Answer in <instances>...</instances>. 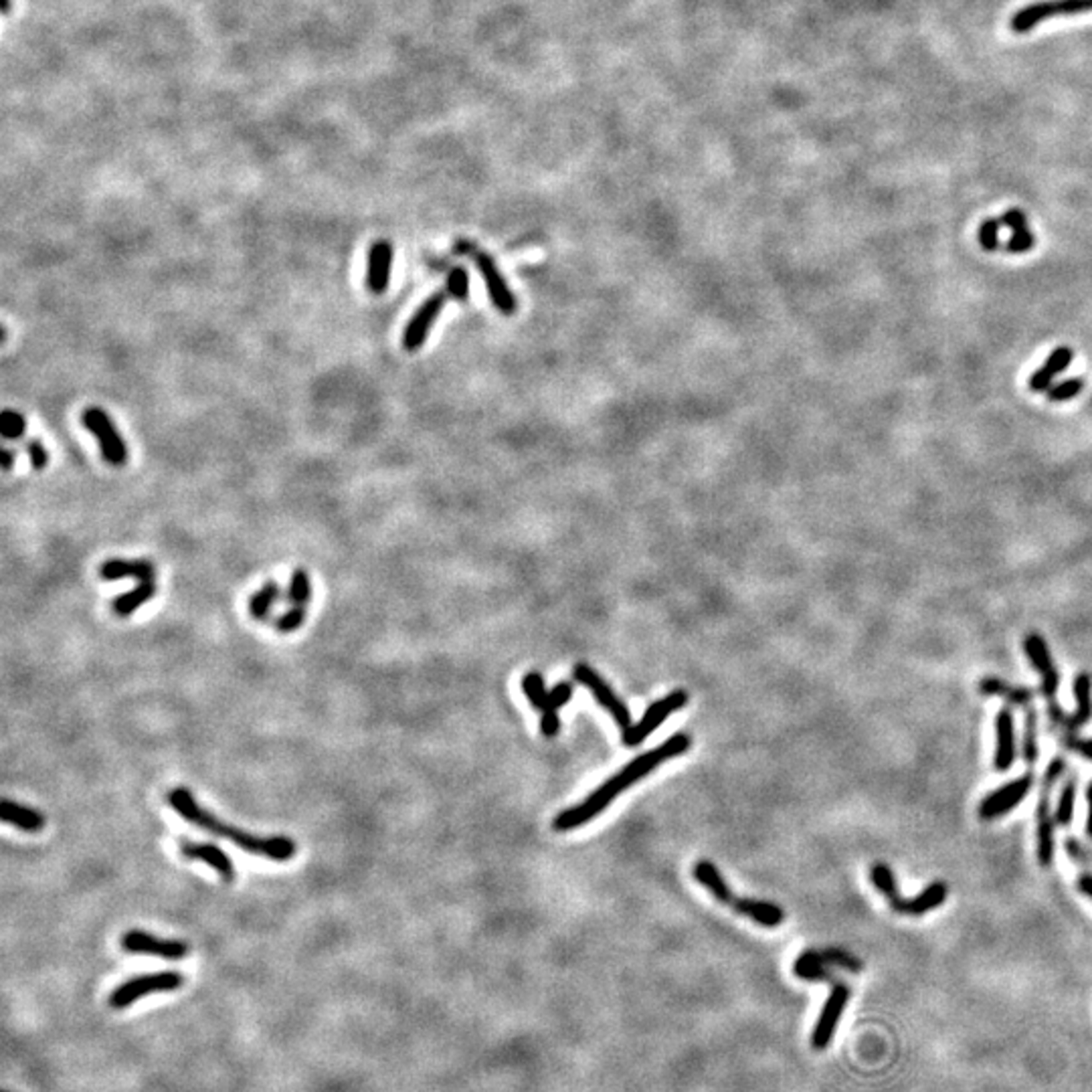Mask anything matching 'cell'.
Listing matches in <instances>:
<instances>
[{"mask_svg":"<svg viewBox=\"0 0 1092 1092\" xmlns=\"http://www.w3.org/2000/svg\"><path fill=\"white\" fill-rule=\"evenodd\" d=\"M690 745H692L690 736L680 733V735L670 736L667 741H664V745L652 748V751L636 756V759L627 763L624 769L613 775V777H609L601 785V787L595 789L589 797L583 799L581 803H576V806H573V807L561 811V814L555 817V829L556 832H571V829L585 826L586 821H591L593 817L603 814L605 807H607L617 796H621V793H624L627 787L636 785L639 779H644L646 775L657 769L662 763L674 759V756L684 755L690 748Z\"/></svg>","mask_w":1092,"mask_h":1092,"instance_id":"obj_1","label":"cell"},{"mask_svg":"<svg viewBox=\"0 0 1092 1092\" xmlns=\"http://www.w3.org/2000/svg\"><path fill=\"white\" fill-rule=\"evenodd\" d=\"M166 801L168 806L173 807L175 814L188 821V824H193L195 827L203 829V832H209L216 837H227L229 842L241 847V850H245L247 854L264 856V858L272 862H290L297 852L296 842L287 836H255L243 832V829L231 824H225L219 817H215L209 809H205L186 787L170 789L166 793Z\"/></svg>","mask_w":1092,"mask_h":1092,"instance_id":"obj_2","label":"cell"},{"mask_svg":"<svg viewBox=\"0 0 1092 1092\" xmlns=\"http://www.w3.org/2000/svg\"><path fill=\"white\" fill-rule=\"evenodd\" d=\"M1067 771V763H1064L1062 756H1056V759L1048 765V769H1046V775L1042 779V793H1040V803H1037V827H1036V856H1037V864L1042 866V868H1050L1054 862V824L1056 819L1052 817V789L1056 781L1062 777V773Z\"/></svg>","mask_w":1092,"mask_h":1092,"instance_id":"obj_3","label":"cell"},{"mask_svg":"<svg viewBox=\"0 0 1092 1092\" xmlns=\"http://www.w3.org/2000/svg\"><path fill=\"white\" fill-rule=\"evenodd\" d=\"M183 986L185 976L178 971H158L150 973V976H138L120 983V986L112 991L110 997H107V1004H110L112 1009H125L132 1004H136L142 997L155 994H173V991L180 989Z\"/></svg>","mask_w":1092,"mask_h":1092,"instance_id":"obj_4","label":"cell"},{"mask_svg":"<svg viewBox=\"0 0 1092 1092\" xmlns=\"http://www.w3.org/2000/svg\"><path fill=\"white\" fill-rule=\"evenodd\" d=\"M1024 649L1026 656L1030 657V662L1034 666L1036 672H1040L1042 676V694L1046 702H1048V716H1050V725L1054 728H1058L1067 715H1064V710L1060 708L1058 700V670H1056L1052 654L1048 649V644H1046V639L1040 634H1027L1024 639Z\"/></svg>","mask_w":1092,"mask_h":1092,"instance_id":"obj_5","label":"cell"},{"mask_svg":"<svg viewBox=\"0 0 1092 1092\" xmlns=\"http://www.w3.org/2000/svg\"><path fill=\"white\" fill-rule=\"evenodd\" d=\"M842 967L850 973L862 971V961L856 959L852 953L842 949H824V951H803L797 961L793 963V976L806 981H832L829 967Z\"/></svg>","mask_w":1092,"mask_h":1092,"instance_id":"obj_6","label":"cell"},{"mask_svg":"<svg viewBox=\"0 0 1092 1092\" xmlns=\"http://www.w3.org/2000/svg\"><path fill=\"white\" fill-rule=\"evenodd\" d=\"M457 254H472V259L476 261L477 272H480L486 287H488V296L494 304V308L498 310L502 316H512L516 314V297H514L512 290L506 284V279H504L502 272L496 265V261L492 259V255L484 254V251L476 249V245L467 241H459L457 243Z\"/></svg>","mask_w":1092,"mask_h":1092,"instance_id":"obj_7","label":"cell"},{"mask_svg":"<svg viewBox=\"0 0 1092 1092\" xmlns=\"http://www.w3.org/2000/svg\"><path fill=\"white\" fill-rule=\"evenodd\" d=\"M81 423H84V427L95 437L107 464L117 467L128 462V447H125V441L114 426L110 415L104 409L87 407L84 415H81Z\"/></svg>","mask_w":1092,"mask_h":1092,"instance_id":"obj_8","label":"cell"},{"mask_svg":"<svg viewBox=\"0 0 1092 1092\" xmlns=\"http://www.w3.org/2000/svg\"><path fill=\"white\" fill-rule=\"evenodd\" d=\"M686 704H688V692L686 690H674L667 694V696L656 700L652 706L644 712V716L636 722V725H631L627 730H624L621 741H624V745L629 748L642 745L646 738L662 725L664 720L670 718L674 712L684 708Z\"/></svg>","mask_w":1092,"mask_h":1092,"instance_id":"obj_9","label":"cell"},{"mask_svg":"<svg viewBox=\"0 0 1092 1092\" xmlns=\"http://www.w3.org/2000/svg\"><path fill=\"white\" fill-rule=\"evenodd\" d=\"M120 945L125 953L150 955L165 961H183L191 953V945L180 941V938H160L152 933L140 931V928L125 931L120 938Z\"/></svg>","mask_w":1092,"mask_h":1092,"instance_id":"obj_10","label":"cell"},{"mask_svg":"<svg viewBox=\"0 0 1092 1092\" xmlns=\"http://www.w3.org/2000/svg\"><path fill=\"white\" fill-rule=\"evenodd\" d=\"M573 676H575L576 682L586 686V688H589L593 692L595 700H597L601 704V706L605 710H607L609 715L613 716V720L617 722V726L621 728V733H624V730H627L631 725H634V722H631V712L627 710L626 702L619 700V696H617L616 692H613L611 686L607 682H605L601 678V676L597 672H595L589 664H583V662L576 664L573 667Z\"/></svg>","mask_w":1092,"mask_h":1092,"instance_id":"obj_11","label":"cell"},{"mask_svg":"<svg viewBox=\"0 0 1092 1092\" xmlns=\"http://www.w3.org/2000/svg\"><path fill=\"white\" fill-rule=\"evenodd\" d=\"M850 996H852V989L847 983H842V981L834 983V987H832V991H829L824 1007H821V1014H819V1019L814 1027V1034H811V1048L826 1050L827 1046L832 1044L836 1027L839 1024V1017H842L847 1001H850Z\"/></svg>","mask_w":1092,"mask_h":1092,"instance_id":"obj_12","label":"cell"},{"mask_svg":"<svg viewBox=\"0 0 1092 1092\" xmlns=\"http://www.w3.org/2000/svg\"><path fill=\"white\" fill-rule=\"evenodd\" d=\"M447 297L449 296L446 290L433 292L427 300L419 306L417 312L411 316L407 328H405V332H403V348L405 350L415 352L426 345L433 324H436L439 314L446 308Z\"/></svg>","mask_w":1092,"mask_h":1092,"instance_id":"obj_13","label":"cell"},{"mask_svg":"<svg viewBox=\"0 0 1092 1092\" xmlns=\"http://www.w3.org/2000/svg\"><path fill=\"white\" fill-rule=\"evenodd\" d=\"M1087 11H1092V0H1044V3L1030 5L1016 13L1012 19V29L1016 33H1027L1034 29L1036 25H1040L1046 19H1052V16L1077 15Z\"/></svg>","mask_w":1092,"mask_h":1092,"instance_id":"obj_14","label":"cell"},{"mask_svg":"<svg viewBox=\"0 0 1092 1092\" xmlns=\"http://www.w3.org/2000/svg\"><path fill=\"white\" fill-rule=\"evenodd\" d=\"M1032 785H1034V775L1026 773L1019 779L996 789L991 796H987L981 801L979 817L989 821V819H997L1001 816L1009 814V811H1012L1017 803H1022L1026 799V796L1032 789Z\"/></svg>","mask_w":1092,"mask_h":1092,"instance_id":"obj_15","label":"cell"},{"mask_svg":"<svg viewBox=\"0 0 1092 1092\" xmlns=\"http://www.w3.org/2000/svg\"><path fill=\"white\" fill-rule=\"evenodd\" d=\"M178 852L183 856L185 860L191 862H203L206 866H211V868L219 874L223 882H233L235 880V864L229 858L227 854H225L219 846L211 844V842H195V839H180L178 844Z\"/></svg>","mask_w":1092,"mask_h":1092,"instance_id":"obj_16","label":"cell"},{"mask_svg":"<svg viewBox=\"0 0 1092 1092\" xmlns=\"http://www.w3.org/2000/svg\"><path fill=\"white\" fill-rule=\"evenodd\" d=\"M393 259H395V249H393L391 241L378 239L373 243L371 249H368V259H366L368 292L381 296L389 290L391 274H393Z\"/></svg>","mask_w":1092,"mask_h":1092,"instance_id":"obj_17","label":"cell"},{"mask_svg":"<svg viewBox=\"0 0 1092 1092\" xmlns=\"http://www.w3.org/2000/svg\"><path fill=\"white\" fill-rule=\"evenodd\" d=\"M156 568L155 563L146 558H107L99 566V576L104 581H120V579H136L140 581H155Z\"/></svg>","mask_w":1092,"mask_h":1092,"instance_id":"obj_18","label":"cell"},{"mask_svg":"<svg viewBox=\"0 0 1092 1092\" xmlns=\"http://www.w3.org/2000/svg\"><path fill=\"white\" fill-rule=\"evenodd\" d=\"M947 892H949V888H947L945 882H933V884H928V887L915 898L900 897L895 905H890V908L898 915L923 917L943 905V902L947 900Z\"/></svg>","mask_w":1092,"mask_h":1092,"instance_id":"obj_19","label":"cell"},{"mask_svg":"<svg viewBox=\"0 0 1092 1092\" xmlns=\"http://www.w3.org/2000/svg\"><path fill=\"white\" fill-rule=\"evenodd\" d=\"M1074 696H1077V710L1064 718L1062 725L1056 728L1060 733H1077L1080 726H1085L1092 718V678L1090 674L1082 672L1074 680Z\"/></svg>","mask_w":1092,"mask_h":1092,"instance_id":"obj_20","label":"cell"},{"mask_svg":"<svg viewBox=\"0 0 1092 1092\" xmlns=\"http://www.w3.org/2000/svg\"><path fill=\"white\" fill-rule=\"evenodd\" d=\"M997 733V746H996V769L1007 771L1016 761V736H1014V715L1009 706H1004L997 712L996 720Z\"/></svg>","mask_w":1092,"mask_h":1092,"instance_id":"obj_21","label":"cell"},{"mask_svg":"<svg viewBox=\"0 0 1092 1092\" xmlns=\"http://www.w3.org/2000/svg\"><path fill=\"white\" fill-rule=\"evenodd\" d=\"M573 698V684L568 682H558L553 690L546 692V698L543 708V718H540V730H543V735L553 738L558 735V728H561V720H558V708H563L565 704L571 702Z\"/></svg>","mask_w":1092,"mask_h":1092,"instance_id":"obj_22","label":"cell"},{"mask_svg":"<svg viewBox=\"0 0 1092 1092\" xmlns=\"http://www.w3.org/2000/svg\"><path fill=\"white\" fill-rule=\"evenodd\" d=\"M1074 360V352L1068 346H1060L1056 348L1052 355L1048 356V360L1037 368V371L1030 376V391L1032 393H1048L1050 386L1054 385V378L1058 376L1064 368H1068Z\"/></svg>","mask_w":1092,"mask_h":1092,"instance_id":"obj_23","label":"cell"},{"mask_svg":"<svg viewBox=\"0 0 1092 1092\" xmlns=\"http://www.w3.org/2000/svg\"><path fill=\"white\" fill-rule=\"evenodd\" d=\"M0 817H3L6 824L19 827L21 832L26 834H39L45 829V824H47L39 809L23 806V803H16L11 799H5L0 803Z\"/></svg>","mask_w":1092,"mask_h":1092,"instance_id":"obj_24","label":"cell"},{"mask_svg":"<svg viewBox=\"0 0 1092 1092\" xmlns=\"http://www.w3.org/2000/svg\"><path fill=\"white\" fill-rule=\"evenodd\" d=\"M692 874H694V878H696L702 884V887L706 888L710 892V895L720 902V905L733 907V902L736 898L733 895V890H730V887L726 884L725 877H722L720 870L716 868L715 864L708 862V860H700V862L694 864Z\"/></svg>","mask_w":1092,"mask_h":1092,"instance_id":"obj_25","label":"cell"},{"mask_svg":"<svg viewBox=\"0 0 1092 1092\" xmlns=\"http://www.w3.org/2000/svg\"><path fill=\"white\" fill-rule=\"evenodd\" d=\"M979 692L983 694V696L1004 698L1006 702L1014 704V706H1027V704H1030L1034 698V690L1026 688V686H1014L1006 680L996 678V676H986V678H981Z\"/></svg>","mask_w":1092,"mask_h":1092,"instance_id":"obj_26","label":"cell"},{"mask_svg":"<svg viewBox=\"0 0 1092 1092\" xmlns=\"http://www.w3.org/2000/svg\"><path fill=\"white\" fill-rule=\"evenodd\" d=\"M730 908H735L738 915L753 918L755 923L761 927H779L785 918V913L781 910V907L773 905V902H765V900L736 898Z\"/></svg>","mask_w":1092,"mask_h":1092,"instance_id":"obj_27","label":"cell"},{"mask_svg":"<svg viewBox=\"0 0 1092 1092\" xmlns=\"http://www.w3.org/2000/svg\"><path fill=\"white\" fill-rule=\"evenodd\" d=\"M155 595H156L155 581H140L136 586H134V589L117 595V597L112 601V611L117 617H130L132 613H136L142 607V605H146L148 601L155 599Z\"/></svg>","mask_w":1092,"mask_h":1092,"instance_id":"obj_28","label":"cell"},{"mask_svg":"<svg viewBox=\"0 0 1092 1092\" xmlns=\"http://www.w3.org/2000/svg\"><path fill=\"white\" fill-rule=\"evenodd\" d=\"M279 595H282V589H279V585L276 581H265L264 585H261L249 599L251 617H254L255 621H267L269 616H272V609L276 607V603L279 601Z\"/></svg>","mask_w":1092,"mask_h":1092,"instance_id":"obj_29","label":"cell"},{"mask_svg":"<svg viewBox=\"0 0 1092 1092\" xmlns=\"http://www.w3.org/2000/svg\"><path fill=\"white\" fill-rule=\"evenodd\" d=\"M312 601V579L306 568H296L290 575V585H287V603L296 607H306Z\"/></svg>","mask_w":1092,"mask_h":1092,"instance_id":"obj_30","label":"cell"},{"mask_svg":"<svg viewBox=\"0 0 1092 1092\" xmlns=\"http://www.w3.org/2000/svg\"><path fill=\"white\" fill-rule=\"evenodd\" d=\"M1022 756L1030 766H1034L1037 763V756H1040V748H1037V710L1034 708L1026 710Z\"/></svg>","mask_w":1092,"mask_h":1092,"instance_id":"obj_31","label":"cell"},{"mask_svg":"<svg viewBox=\"0 0 1092 1092\" xmlns=\"http://www.w3.org/2000/svg\"><path fill=\"white\" fill-rule=\"evenodd\" d=\"M1074 801H1077V777H1074V775H1072V777L1067 783H1064V787H1062L1060 799H1058V809H1056V814H1054L1056 824L1062 826V827H1067V826L1072 824Z\"/></svg>","mask_w":1092,"mask_h":1092,"instance_id":"obj_32","label":"cell"},{"mask_svg":"<svg viewBox=\"0 0 1092 1092\" xmlns=\"http://www.w3.org/2000/svg\"><path fill=\"white\" fill-rule=\"evenodd\" d=\"M446 292L451 297V300L456 302H467L469 297V276L467 269L462 265H456L449 269L447 279H446Z\"/></svg>","mask_w":1092,"mask_h":1092,"instance_id":"obj_33","label":"cell"},{"mask_svg":"<svg viewBox=\"0 0 1092 1092\" xmlns=\"http://www.w3.org/2000/svg\"><path fill=\"white\" fill-rule=\"evenodd\" d=\"M26 431V419L19 411L5 409L0 415V436L5 441H19Z\"/></svg>","mask_w":1092,"mask_h":1092,"instance_id":"obj_34","label":"cell"},{"mask_svg":"<svg viewBox=\"0 0 1092 1092\" xmlns=\"http://www.w3.org/2000/svg\"><path fill=\"white\" fill-rule=\"evenodd\" d=\"M1082 389H1085V381H1082L1080 376H1072V378H1068V381L1052 385L1050 391L1046 395H1048V401H1052V403H1064V401L1074 399V396H1078Z\"/></svg>","mask_w":1092,"mask_h":1092,"instance_id":"obj_35","label":"cell"},{"mask_svg":"<svg viewBox=\"0 0 1092 1092\" xmlns=\"http://www.w3.org/2000/svg\"><path fill=\"white\" fill-rule=\"evenodd\" d=\"M306 624V607H296V605H290V609H286L282 616H277L274 621V627L279 631V634H294V631L300 629Z\"/></svg>","mask_w":1092,"mask_h":1092,"instance_id":"obj_36","label":"cell"},{"mask_svg":"<svg viewBox=\"0 0 1092 1092\" xmlns=\"http://www.w3.org/2000/svg\"><path fill=\"white\" fill-rule=\"evenodd\" d=\"M522 690H525L528 702L535 708H543L545 698H546V688H545V680L543 676L538 672H530L525 676V680H522Z\"/></svg>","mask_w":1092,"mask_h":1092,"instance_id":"obj_37","label":"cell"},{"mask_svg":"<svg viewBox=\"0 0 1092 1092\" xmlns=\"http://www.w3.org/2000/svg\"><path fill=\"white\" fill-rule=\"evenodd\" d=\"M999 219H986L979 227V243L986 251L999 249Z\"/></svg>","mask_w":1092,"mask_h":1092,"instance_id":"obj_38","label":"cell"},{"mask_svg":"<svg viewBox=\"0 0 1092 1092\" xmlns=\"http://www.w3.org/2000/svg\"><path fill=\"white\" fill-rule=\"evenodd\" d=\"M26 456H29V464L35 472H43L49 466V451L39 439L26 441Z\"/></svg>","mask_w":1092,"mask_h":1092,"instance_id":"obj_39","label":"cell"},{"mask_svg":"<svg viewBox=\"0 0 1092 1092\" xmlns=\"http://www.w3.org/2000/svg\"><path fill=\"white\" fill-rule=\"evenodd\" d=\"M1034 245H1036V237L1030 229H1026L1019 233H1012V237H1009L1006 243V251L1007 254H1026V251H1030Z\"/></svg>","mask_w":1092,"mask_h":1092,"instance_id":"obj_40","label":"cell"},{"mask_svg":"<svg viewBox=\"0 0 1092 1092\" xmlns=\"http://www.w3.org/2000/svg\"><path fill=\"white\" fill-rule=\"evenodd\" d=\"M1060 743L1067 748H1070V751L1087 756L1088 761H1092V738H1080L1074 733H1062Z\"/></svg>","mask_w":1092,"mask_h":1092,"instance_id":"obj_41","label":"cell"},{"mask_svg":"<svg viewBox=\"0 0 1092 1092\" xmlns=\"http://www.w3.org/2000/svg\"><path fill=\"white\" fill-rule=\"evenodd\" d=\"M1001 225H1006L1007 229H1012V233H1019L1027 229V216L1024 211L1019 209H1009L1007 213L1001 215Z\"/></svg>","mask_w":1092,"mask_h":1092,"instance_id":"obj_42","label":"cell"},{"mask_svg":"<svg viewBox=\"0 0 1092 1092\" xmlns=\"http://www.w3.org/2000/svg\"><path fill=\"white\" fill-rule=\"evenodd\" d=\"M15 462H16V451H13V449L5 447V449H3V454H0V464H3V469H5V472H11L13 466H15Z\"/></svg>","mask_w":1092,"mask_h":1092,"instance_id":"obj_43","label":"cell"},{"mask_svg":"<svg viewBox=\"0 0 1092 1092\" xmlns=\"http://www.w3.org/2000/svg\"><path fill=\"white\" fill-rule=\"evenodd\" d=\"M1078 890L1082 892V895H1087L1092 900V874H1080Z\"/></svg>","mask_w":1092,"mask_h":1092,"instance_id":"obj_44","label":"cell"},{"mask_svg":"<svg viewBox=\"0 0 1092 1092\" xmlns=\"http://www.w3.org/2000/svg\"><path fill=\"white\" fill-rule=\"evenodd\" d=\"M1087 799H1088V819H1087V832L1092 837V781L1088 783L1087 787Z\"/></svg>","mask_w":1092,"mask_h":1092,"instance_id":"obj_45","label":"cell"},{"mask_svg":"<svg viewBox=\"0 0 1092 1092\" xmlns=\"http://www.w3.org/2000/svg\"><path fill=\"white\" fill-rule=\"evenodd\" d=\"M5 1092H8V1090H5Z\"/></svg>","mask_w":1092,"mask_h":1092,"instance_id":"obj_46","label":"cell"}]
</instances>
